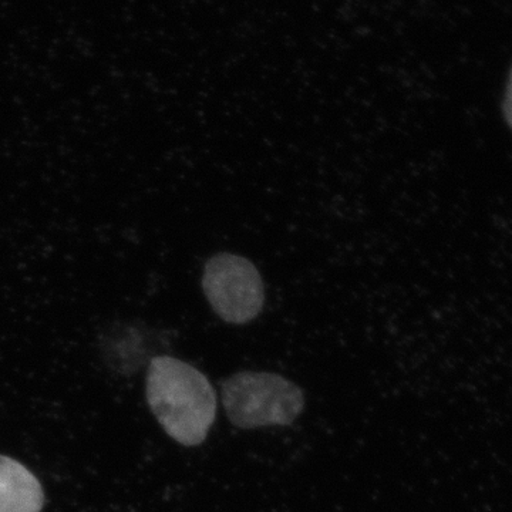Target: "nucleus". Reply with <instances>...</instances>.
I'll list each match as a JSON object with an SVG mask.
<instances>
[{
    "label": "nucleus",
    "mask_w": 512,
    "mask_h": 512,
    "mask_svg": "<svg viewBox=\"0 0 512 512\" xmlns=\"http://www.w3.org/2000/svg\"><path fill=\"white\" fill-rule=\"evenodd\" d=\"M202 289L214 312L231 325L251 322L264 308V282L244 256L221 252L208 259Z\"/></svg>",
    "instance_id": "nucleus-3"
},
{
    "label": "nucleus",
    "mask_w": 512,
    "mask_h": 512,
    "mask_svg": "<svg viewBox=\"0 0 512 512\" xmlns=\"http://www.w3.org/2000/svg\"><path fill=\"white\" fill-rule=\"evenodd\" d=\"M43 504L39 480L19 461L0 456V512H40Z\"/></svg>",
    "instance_id": "nucleus-4"
},
{
    "label": "nucleus",
    "mask_w": 512,
    "mask_h": 512,
    "mask_svg": "<svg viewBox=\"0 0 512 512\" xmlns=\"http://www.w3.org/2000/svg\"><path fill=\"white\" fill-rule=\"evenodd\" d=\"M222 406L239 429L289 426L305 407L302 390L268 372H241L222 383Z\"/></svg>",
    "instance_id": "nucleus-2"
},
{
    "label": "nucleus",
    "mask_w": 512,
    "mask_h": 512,
    "mask_svg": "<svg viewBox=\"0 0 512 512\" xmlns=\"http://www.w3.org/2000/svg\"><path fill=\"white\" fill-rule=\"evenodd\" d=\"M504 114L505 120H507L508 126H510L512 130V69L510 79H508L507 92H505Z\"/></svg>",
    "instance_id": "nucleus-5"
},
{
    "label": "nucleus",
    "mask_w": 512,
    "mask_h": 512,
    "mask_svg": "<svg viewBox=\"0 0 512 512\" xmlns=\"http://www.w3.org/2000/svg\"><path fill=\"white\" fill-rule=\"evenodd\" d=\"M147 400L165 433L183 444L207 439L217 416V397L197 367L170 356L154 357L148 367Z\"/></svg>",
    "instance_id": "nucleus-1"
}]
</instances>
